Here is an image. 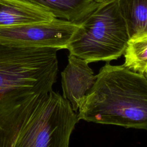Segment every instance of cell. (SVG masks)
Here are the masks:
<instances>
[{"mask_svg":"<svg viewBox=\"0 0 147 147\" xmlns=\"http://www.w3.org/2000/svg\"><path fill=\"white\" fill-rule=\"evenodd\" d=\"M58 50L0 42V147L10 146L40 99L52 90Z\"/></svg>","mask_w":147,"mask_h":147,"instance_id":"obj_1","label":"cell"},{"mask_svg":"<svg viewBox=\"0 0 147 147\" xmlns=\"http://www.w3.org/2000/svg\"><path fill=\"white\" fill-rule=\"evenodd\" d=\"M83 97L78 117L87 122L147 130V79L107 63Z\"/></svg>","mask_w":147,"mask_h":147,"instance_id":"obj_2","label":"cell"},{"mask_svg":"<svg viewBox=\"0 0 147 147\" xmlns=\"http://www.w3.org/2000/svg\"><path fill=\"white\" fill-rule=\"evenodd\" d=\"M130 37L117 0H109L80 22L67 49L88 63L109 62L123 55Z\"/></svg>","mask_w":147,"mask_h":147,"instance_id":"obj_3","label":"cell"},{"mask_svg":"<svg viewBox=\"0 0 147 147\" xmlns=\"http://www.w3.org/2000/svg\"><path fill=\"white\" fill-rule=\"evenodd\" d=\"M79 120L70 102L52 90L32 111L14 147H67Z\"/></svg>","mask_w":147,"mask_h":147,"instance_id":"obj_4","label":"cell"},{"mask_svg":"<svg viewBox=\"0 0 147 147\" xmlns=\"http://www.w3.org/2000/svg\"><path fill=\"white\" fill-rule=\"evenodd\" d=\"M80 22L55 18L48 22L0 28V42L33 48L67 49Z\"/></svg>","mask_w":147,"mask_h":147,"instance_id":"obj_5","label":"cell"},{"mask_svg":"<svg viewBox=\"0 0 147 147\" xmlns=\"http://www.w3.org/2000/svg\"><path fill=\"white\" fill-rule=\"evenodd\" d=\"M68 59V64L61 72L63 97L76 111L81 100L94 85L96 76L85 60L72 54Z\"/></svg>","mask_w":147,"mask_h":147,"instance_id":"obj_6","label":"cell"},{"mask_svg":"<svg viewBox=\"0 0 147 147\" xmlns=\"http://www.w3.org/2000/svg\"><path fill=\"white\" fill-rule=\"evenodd\" d=\"M50 13L22 0H0V28L51 21Z\"/></svg>","mask_w":147,"mask_h":147,"instance_id":"obj_7","label":"cell"},{"mask_svg":"<svg viewBox=\"0 0 147 147\" xmlns=\"http://www.w3.org/2000/svg\"><path fill=\"white\" fill-rule=\"evenodd\" d=\"M51 13L55 18L79 23L95 10V0H22Z\"/></svg>","mask_w":147,"mask_h":147,"instance_id":"obj_8","label":"cell"},{"mask_svg":"<svg viewBox=\"0 0 147 147\" xmlns=\"http://www.w3.org/2000/svg\"><path fill=\"white\" fill-rule=\"evenodd\" d=\"M130 37L147 32V0H117Z\"/></svg>","mask_w":147,"mask_h":147,"instance_id":"obj_9","label":"cell"},{"mask_svg":"<svg viewBox=\"0 0 147 147\" xmlns=\"http://www.w3.org/2000/svg\"><path fill=\"white\" fill-rule=\"evenodd\" d=\"M124 65L140 74L147 71V32L131 36L123 53Z\"/></svg>","mask_w":147,"mask_h":147,"instance_id":"obj_10","label":"cell"},{"mask_svg":"<svg viewBox=\"0 0 147 147\" xmlns=\"http://www.w3.org/2000/svg\"><path fill=\"white\" fill-rule=\"evenodd\" d=\"M96 2H98V3H102V2H106L107 1H109V0H95Z\"/></svg>","mask_w":147,"mask_h":147,"instance_id":"obj_11","label":"cell"},{"mask_svg":"<svg viewBox=\"0 0 147 147\" xmlns=\"http://www.w3.org/2000/svg\"><path fill=\"white\" fill-rule=\"evenodd\" d=\"M145 74H146V77H147V71H146V72Z\"/></svg>","mask_w":147,"mask_h":147,"instance_id":"obj_12","label":"cell"}]
</instances>
